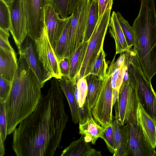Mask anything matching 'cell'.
<instances>
[{"label":"cell","mask_w":156,"mask_h":156,"mask_svg":"<svg viewBox=\"0 0 156 156\" xmlns=\"http://www.w3.org/2000/svg\"><path fill=\"white\" fill-rule=\"evenodd\" d=\"M58 79L53 77L47 94L13 132L12 148L17 156H53L60 148L68 121Z\"/></svg>","instance_id":"obj_1"},{"label":"cell","mask_w":156,"mask_h":156,"mask_svg":"<svg viewBox=\"0 0 156 156\" xmlns=\"http://www.w3.org/2000/svg\"><path fill=\"white\" fill-rule=\"evenodd\" d=\"M19 55L18 68L10 90L2 103L7 135L13 133L21 121L33 112L42 96V88L37 76L30 68L24 56Z\"/></svg>","instance_id":"obj_2"},{"label":"cell","mask_w":156,"mask_h":156,"mask_svg":"<svg viewBox=\"0 0 156 156\" xmlns=\"http://www.w3.org/2000/svg\"><path fill=\"white\" fill-rule=\"evenodd\" d=\"M154 0H141L132 27L138 40L136 50L142 70L151 82L156 74V13Z\"/></svg>","instance_id":"obj_3"},{"label":"cell","mask_w":156,"mask_h":156,"mask_svg":"<svg viewBox=\"0 0 156 156\" xmlns=\"http://www.w3.org/2000/svg\"><path fill=\"white\" fill-rule=\"evenodd\" d=\"M125 63L128 74L136 84L140 103L145 112L156 121V93L143 72L135 51L127 54Z\"/></svg>","instance_id":"obj_4"},{"label":"cell","mask_w":156,"mask_h":156,"mask_svg":"<svg viewBox=\"0 0 156 156\" xmlns=\"http://www.w3.org/2000/svg\"><path fill=\"white\" fill-rule=\"evenodd\" d=\"M124 79L115 105V115L121 124L132 123L138 119L139 103L136 84L131 76Z\"/></svg>","instance_id":"obj_5"},{"label":"cell","mask_w":156,"mask_h":156,"mask_svg":"<svg viewBox=\"0 0 156 156\" xmlns=\"http://www.w3.org/2000/svg\"><path fill=\"white\" fill-rule=\"evenodd\" d=\"M91 2V0H80L71 14L68 42L70 58L84 42Z\"/></svg>","instance_id":"obj_6"},{"label":"cell","mask_w":156,"mask_h":156,"mask_svg":"<svg viewBox=\"0 0 156 156\" xmlns=\"http://www.w3.org/2000/svg\"><path fill=\"white\" fill-rule=\"evenodd\" d=\"M111 9L105 11L99 20H98L89 40L84 59L78 75V78H85L89 74L95 60L100 50L103 48L105 37L109 26Z\"/></svg>","instance_id":"obj_7"},{"label":"cell","mask_w":156,"mask_h":156,"mask_svg":"<svg viewBox=\"0 0 156 156\" xmlns=\"http://www.w3.org/2000/svg\"><path fill=\"white\" fill-rule=\"evenodd\" d=\"M112 76L106 74L103 79L101 89L94 107L91 109L92 116L95 122L105 127L112 122Z\"/></svg>","instance_id":"obj_8"},{"label":"cell","mask_w":156,"mask_h":156,"mask_svg":"<svg viewBox=\"0 0 156 156\" xmlns=\"http://www.w3.org/2000/svg\"><path fill=\"white\" fill-rule=\"evenodd\" d=\"M34 41L40 61L48 80L52 77L61 78L59 62L50 42L45 25L40 36Z\"/></svg>","instance_id":"obj_9"},{"label":"cell","mask_w":156,"mask_h":156,"mask_svg":"<svg viewBox=\"0 0 156 156\" xmlns=\"http://www.w3.org/2000/svg\"><path fill=\"white\" fill-rule=\"evenodd\" d=\"M27 23V35L34 40L40 37L44 26V12L49 0H23Z\"/></svg>","instance_id":"obj_10"},{"label":"cell","mask_w":156,"mask_h":156,"mask_svg":"<svg viewBox=\"0 0 156 156\" xmlns=\"http://www.w3.org/2000/svg\"><path fill=\"white\" fill-rule=\"evenodd\" d=\"M11 19L10 31L19 50L27 36V19L23 0H12L8 5Z\"/></svg>","instance_id":"obj_11"},{"label":"cell","mask_w":156,"mask_h":156,"mask_svg":"<svg viewBox=\"0 0 156 156\" xmlns=\"http://www.w3.org/2000/svg\"><path fill=\"white\" fill-rule=\"evenodd\" d=\"M18 54L25 57L30 68L37 76L42 88L49 80L41 63L34 40L27 36L22 44Z\"/></svg>","instance_id":"obj_12"},{"label":"cell","mask_w":156,"mask_h":156,"mask_svg":"<svg viewBox=\"0 0 156 156\" xmlns=\"http://www.w3.org/2000/svg\"><path fill=\"white\" fill-rule=\"evenodd\" d=\"M127 124L130 130L128 156H153L155 149L146 140L138 121Z\"/></svg>","instance_id":"obj_13"},{"label":"cell","mask_w":156,"mask_h":156,"mask_svg":"<svg viewBox=\"0 0 156 156\" xmlns=\"http://www.w3.org/2000/svg\"><path fill=\"white\" fill-rule=\"evenodd\" d=\"M74 91L77 110L79 123H83L93 117L88 96L86 80L82 77L78 80H74Z\"/></svg>","instance_id":"obj_14"},{"label":"cell","mask_w":156,"mask_h":156,"mask_svg":"<svg viewBox=\"0 0 156 156\" xmlns=\"http://www.w3.org/2000/svg\"><path fill=\"white\" fill-rule=\"evenodd\" d=\"M68 17L64 19L61 18L52 5L49 2L45 6L44 25L50 42L53 49L67 22Z\"/></svg>","instance_id":"obj_15"},{"label":"cell","mask_w":156,"mask_h":156,"mask_svg":"<svg viewBox=\"0 0 156 156\" xmlns=\"http://www.w3.org/2000/svg\"><path fill=\"white\" fill-rule=\"evenodd\" d=\"M114 140L113 156H128L130 130L128 124H121L113 115L112 123Z\"/></svg>","instance_id":"obj_16"},{"label":"cell","mask_w":156,"mask_h":156,"mask_svg":"<svg viewBox=\"0 0 156 156\" xmlns=\"http://www.w3.org/2000/svg\"><path fill=\"white\" fill-rule=\"evenodd\" d=\"M18 66L15 51L0 47V76L12 83Z\"/></svg>","instance_id":"obj_17"},{"label":"cell","mask_w":156,"mask_h":156,"mask_svg":"<svg viewBox=\"0 0 156 156\" xmlns=\"http://www.w3.org/2000/svg\"><path fill=\"white\" fill-rule=\"evenodd\" d=\"M84 135L72 141L62 151L61 156H101V152L92 148L85 140Z\"/></svg>","instance_id":"obj_18"},{"label":"cell","mask_w":156,"mask_h":156,"mask_svg":"<svg viewBox=\"0 0 156 156\" xmlns=\"http://www.w3.org/2000/svg\"><path fill=\"white\" fill-rule=\"evenodd\" d=\"M139 124L144 135L151 147H156V121L152 118L139 103L138 109Z\"/></svg>","instance_id":"obj_19"},{"label":"cell","mask_w":156,"mask_h":156,"mask_svg":"<svg viewBox=\"0 0 156 156\" xmlns=\"http://www.w3.org/2000/svg\"><path fill=\"white\" fill-rule=\"evenodd\" d=\"M108 27L109 32L114 39L116 55L128 51L131 48L129 47L127 44L118 20L116 13L115 11H113L112 13Z\"/></svg>","instance_id":"obj_20"},{"label":"cell","mask_w":156,"mask_h":156,"mask_svg":"<svg viewBox=\"0 0 156 156\" xmlns=\"http://www.w3.org/2000/svg\"><path fill=\"white\" fill-rule=\"evenodd\" d=\"M79 133L84 135L85 141L94 144L98 139H103L105 128L98 124L93 117L88 119L83 123H79Z\"/></svg>","instance_id":"obj_21"},{"label":"cell","mask_w":156,"mask_h":156,"mask_svg":"<svg viewBox=\"0 0 156 156\" xmlns=\"http://www.w3.org/2000/svg\"><path fill=\"white\" fill-rule=\"evenodd\" d=\"M59 86L68 101L70 110L72 122L75 124L79 123L77 108L74 91L73 80L62 76L58 79Z\"/></svg>","instance_id":"obj_22"},{"label":"cell","mask_w":156,"mask_h":156,"mask_svg":"<svg viewBox=\"0 0 156 156\" xmlns=\"http://www.w3.org/2000/svg\"><path fill=\"white\" fill-rule=\"evenodd\" d=\"M71 17V15L68 17L67 22L56 42L54 49L59 62L62 58L68 57L69 33Z\"/></svg>","instance_id":"obj_23"},{"label":"cell","mask_w":156,"mask_h":156,"mask_svg":"<svg viewBox=\"0 0 156 156\" xmlns=\"http://www.w3.org/2000/svg\"><path fill=\"white\" fill-rule=\"evenodd\" d=\"M89 41L83 42L70 58V66L69 79L73 80L78 76L86 54Z\"/></svg>","instance_id":"obj_24"},{"label":"cell","mask_w":156,"mask_h":156,"mask_svg":"<svg viewBox=\"0 0 156 156\" xmlns=\"http://www.w3.org/2000/svg\"><path fill=\"white\" fill-rule=\"evenodd\" d=\"M85 78L88 86V96L90 107H94L100 93L103 80L100 76L92 74L87 75Z\"/></svg>","instance_id":"obj_25"},{"label":"cell","mask_w":156,"mask_h":156,"mask_svg":"<svg viewBox=\"0 0 156 156\" xmlns=\"http://www.w3.org/2000/svg\"><path fill=\"white\" fill-rule=\"evenodd\" d=\"M116 14L128 46L130 48L133 46L135 48H137L138 40L133 27L120 12H118Z\"/></svg>","instance_id":"obj_26"},{"label":"cell","mask_w":156,"mask_h":156,"mask_svg":"<svg viewBox=\"0 0 156 156\" xmlns=\"http://www.w3.org/2000/svg\"><path fill=\"white\" fill-rule=\"evenodd\" d=\"M98 0H92L84 42L89 40L94 29L98 19Z\"/></svg>","instance_id":"obj_27"},{"label":"cell","mask_w":156,"mask_h":156,"mask_svg":"<svg viewBox=\"0 0 156 156\" xmlns=\"http://www.w3.org/2000/svg\"><path fill=\"white\" fill-rule=\"evenodd\" d=\"M105 55L103 48H101L97 56L90 74L96 75L102 79L105 77L108 68V64L105 59Z\"/></svg>","instance_id":"obj_28"},{"label":"cell","mask_w":156,"mask_h":156,"mask_svg":"<svg viewBox=\"0 0 156 156\" xmlns=\"http://www.w3.org/2000/svg\"><path fill=\"white\" fill-rule=\"evenodd\" d=\"M11 27L10 10L4 0H0V28L10 31Z\"/></svg>","instance_id":"obj_29"},{"label":"cell","mask_w":156,"mask_h":156,"mask_svg":"<svg viewBox=\"0 0 156 156\" xmlns=\"http://www.w3.org/2000/svg\"><path fill=\"white\" fill-rule=\"evenodd\" d=\"M60 17L63 19L68 17L69 0H49Z\"/></svg>","instance_id":"obj_30"},{"label":"cell","mask_w":156,"mask_h":156,"mask_svg":"<svg viewBox=\"0 0 156 156\" xmlns=\"http://www.w3.org/2000/svg\"><path fill=\"white\" fill-rule=\"evenodd\" d=\"M127 69V66L125 64L121 67L114 70L112 76L111 84L113 88H116L119 92L122 83L124 73Z\"/></svg>","instance_id":"obj_31"},{"label":"cell","mask_w":156,"mask_h":156,"mask_svg":"<svg viewBox=\"0 0 156 156\" xmlns=\"http://www.w3.org/2000/svg\"><path fill=\"white\" fill-rule=\"evenodd\" d=\"M103 140L105 141L109 151L113 154L114 140L112 123L105 127Z\"/></svg>","instance_id":"obj_32"},{"label":"cell","mask_w":156,"mask_h":156,"mask_svg":"<svg viewBox=\"0 0 156 156\" xmlns=\"http://www.w3.org/2000/svg\"><path fill=\"white\" fill-rule=\"evenodd\" d=\"M7 134V124L5 111L2 103L0 102V138L4 142Z\"/></svg>","instance_id":"obj_33"},{"label":"cell","mask_w":156,"mask_h":156,"mask_svg":"<svg viewBox=\"0 0 156 156\" xmlns=\"http://www.w3.org/2000/svg\"><path fill=\"white\" fill-rule=\"evenodd\" d=\"M11 83L0 76V102L7 99L11 88Z\"/></svg>","instance_id":"obj_34"},{"label":"cell","mask_w":156,"mask_h":156,"mask_svg":"<svg viewBox=\"0 0 156 156\" xmlns=\"http://www.w3.org/2000/svg\"><path fill=\"white\" fill-rule=\"evenodd\" d=\"M10 35L8 30L0 28V47L9 51H14L9 40Z\"/></svg>","instance_id":"obj_35"},{"label":"cell","mask_w":156,"mask_h":156,"mask_svg":"<svg viewBox=\"0 0 156 156\" xmlns=\"http://www.w3.org/2000/svg\"><path fill=\"white\" fill-rule=\"evenodd\" d=\"M59 67L62 76H65L69 79L70 66V58L65 57L59 62Z\"/></svg>","instance_id":"obj_36"},{"label":"cell","mask_w":156,"mask_h":156,"mask_svg":"<svg viewBox=\"0 0 156 156\" xmlns=\"http://www.w3.org/2000/svg\"><path fill=\"white\" fill-rule=\"evenodd\" d=\"M113 0H98V19L99 20L105 12L109 9H112Z\"/></svg>","instance_id":"obj_37"},{"label":"cell","mask_w":156,"mask_h":156,"mask_svg":"<svg viewBox=\"0 0 156 156\" xmlns=\"http://www.w3.org/2000/svg\"><path fill=\"white\" fill-rule=\"evenodd\" d=\"M80 0H69V15L71 14L75 6Z\"/></svg>","instance_id":"obj_38"},{"label":"cell","mask_w":156,"mask_h":156,"mask_svg":"<svg viewBox=\"0 0 156 156\" xmlns=\"http://www.w3.org/2000/svg\"><path fill=\"white\" fill-rule=\"evenodd\" d=\"M5 153V149L4 142L2 139L0 138V156H3Z\"/></svg>","instance_id":"obj_39"},{"label":"cell","mask_w":156,"mask_h":156,"mask_svg":"<svg viewBox=\"0 0 156 156\" xmlns=\"http://www.w3.org/2000/svg\"><path fill=\"white\" fill-rule=\"evenodd\" d=\"M4 1L8 5L9 4L12 0H4Z\"/></svg>","instance_id":"obj_40"},{"label":"cell","mask_w":156,"mask_h":156,"mask_svg":"<svg viewBox=\"0 0 156 156\" xmlns=\"http://www.w3.org/2000/svg\"><path fill=\"white\" fill-rule=\"evenodd\" d=\"M153 156H156V151H155L154 154Z\"/></svg>","instance_id":"obj_41"}]
</instances>
